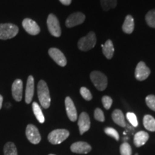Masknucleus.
Masks as SVG:
<instances>
[{
  "mask_svg": "<svg viewBox=\"0 0 155 155\" xmlns=\"http://www.w3.org/2000/svg\"><path fill=\"white\" fill-rule=\"evenodd\" d=\"M112 119L115 122L116 124H118L120 127H126V121L124 119V116L121 110L116 109L114 110L112 113Z\"/></svg>",
  "mask_w": 155,
  "mask_h": 155,
  "instance_id": "20",
  "label": "nucleus"
},
{
  "mask_svg": "<svg viewBox=\"0 0 155 155\" xmlns=\"http://www.w3.org/2000/svg\"><path fill=\"white\" fill-rule=\"evenodd\" d=\"M103 53L105 55V57L108 59H111L114 53V48L113 42L111 40H108L105 42V44L102 45Z\"/></svg>",
  "mask_w": 155,
  "mask_h": 155,
  "instance_id": "19",
  "label": "nucleus"
},
{
  "mask_svg": "<svg viewBox=\"0 0 155 155\" xmlns=\"http://www.w3.org/2000/svg\"><path fill=\"white\" fill-rule=\"evenodd\" d=\"M86 17L82 12H75L71 14L68 17L65 22V25L68 28H73V27L79 25L84 22Z\"/></svg>",
  "mask_w": 155,
  "mask_h": 155,
  "instance_id": "10",
  "label": "nucleus"
},
{
  "mask_svg": "<svg viewBox=\"0 0 155 155\" xmlns=\"http://www.w3.org/2000/svg\"><path fill=\"white\" fill-rule=\"evenodd\" d=\"M71 150L78 154H88L91 151V147L85 141H78L71 145Z\"/></svg>",
  "mask_w": 155,
  "mask_h": 155,
  "instance_id": "14",
  "label": "nucleus"
},
{
  "mask_svg": "<svg viewBox=\"0 0 155 155\" xmlns=\"http://www.w3.org/2000/svg\"><path fill=\"white\" fill-rule=\"evenodd\" d=\"M47 25L48 30H49V32L52 35L57 37V38L61 36V26H60L59 21H58V19L57 17H56L55 15H54L53 14L49 15V16L48 17Z\"/></svg>",
  "mask_w": 155,
  "mask_h": 155,
  "instance_id": "6",
  "label": "nucleus"
},
{
  "mask_svg": "<svg viewBox=\"0 0 155 155\" xmlns=\"http://www.w3.org/2000/svg\"><path fill=\"white\" fill-rule=\"evenodd\" d=\"M94 117L97 121L103 122L105 121V117H104V112L101 108H96L94 111Z\"/></svg>",
  "mask_w": 155,
  "mask_h": 155,
  "instance_id": "31",
  "label": "nucleus"
},
{
  "mask_svg": "<svg viewBox=\"0 0 155 155\" xmlns=\"http://www.w3.org/2000/svg\"><path fill=\"white\" fill-rule=\"evenodd\" d=\"M70 133L66 129H55L48 135V141L53 144H61L69 137Z\"/></svg>",
  "mask_w": 155,
  "mask_h": 155,
  "instance_id": "5",
  "label": "nucleus"
},
{
  "mask_svg": "<svg viewBox=\"0 0 155 155\" xmlns=\"http://www.w3.org/2000/svg\"><path fill=\"white\" fill-rule=\"evenodd\" d=\"M80 93L82 97L86 101H91L92 99V94L90 92V91L86 87H82L80 89Z\"/></svg>",
  "mask_w": 155,
  "mask_h": 155,
  "instance_id": "29",
  "label": "nucleus"
},
{
  "mask_svg": "<svg viewBox=\"0 0 155 155\" xmlns=\"http://www.w3.org/2000/svg\"><path fill=\"white\" fill-rule=\"evenodd\" d=\"M143 124L147 130L155 131V119L152 116H144V119H143Z\"/></svg>",
  "mask_w": 155,
  "mask_h": 155,
  "instance_id": "21",
  "label": "nucleus"
},
{
  "mask_svg": "<svg viewBox=\"0 0 155 155\" xmlns=\"http://www.w3.org/2000/svg\"><path fill=\"white\" fill-rule=\"evenodd\" d=\"M96 37L94 32H90L86 36L79 40L78 47L82 51H88L91 50L96 45Z\"/></svg>",
  "mask_w": 155,
  "mask_h": 155,
  "instance_id": "3",
  "label": "nucleus"
},
{
  "mask_svg": "<svg viewBox=\"0 0 155 155\" xmlns=\"http://www.w3.org/2000/svg\"><path fill=\"white\" fill-rule=\"evenodd\" d=\"M49 155H55V154H49Z\"/></svg>",
  "mask_w": 155,
  "mask_h": 155,
  "instance_id": "35",
  "label": "nucleus"
},
{
  "mask_svg": "<svg viewBox=\"0 0 155 155\" xmlns=\"http://www.w3.org/2000/svg\"><path fill=\"white\" fill-rule=\"evenodd\" d=\"M23 83L20 79H17L14 81L12 86V94L14 99L16 101H20L22 98Z\"/></svg>",
  "mask_w": 155,
  "mask_h": 155,
  "instance_id": "13",
  "label": "nucleus"
},
{
  "mask_svg": "<svg viewBox=\"0 0 155 155\" xmlns=\"http://www.w3.org/2000/svg\"><path fill=\"white\" fill-rule=\"evenodd\" d=\"M150 69L147 66L144 62L141 61L137 64L135 70V77L138 81L146 80L150 75Z\"/></svg>",
  "mask_w": 155,
  "mask_h": 155,
  "instance_id": "9",
  "label": "nucleus"
},
{
  "mask_svg": "<svg viewBox=\"0 0 155 155\" xmlns=\"http://www.w3.org/2000/svg\"><path fill=\"white\" fill-rule=\"evenodd\" d=\"M104 132H105L106 134L110 136V137H114V139H116V141H118L119 139V135L118 131L114 129V128L111 127H107L104 129Z\"/></svg>",
  "mask_w": 155,
  "mask_h": 155,
  "instance_id": "27",
  "label": "nucleus"
},
{
  "mask_svg": "<svg viewBox=\"0 0 155 155\" xmlns=\"http://www.w3.org/2000/svg\"><path fill=\"white\" fill-rule=\"evenodd\" d=\"M38 95L42 107L48 108L50 106V96L49 89H48L47 83L45 81L41 80L39 81L38 85Z\"/></svg>",
  "mask_w": 155,
  "mask_h": 155,
  "instance_id": "1",
  "label": "nucleus"
},
{
  "mask_svg": "<svg viewBox=\"0 0 155 155\" xmlns=\"http://www.w3.org/2000/svg\"><path fill=\"white\" fill-rule=\"evenodd\" d=\"M65 108H66L67 115L71 121H75L77 119V111L74 103L70 97H66L65 100Z\"/></svg>",
  "mask_w": 155,
  "mask_h": 155,
  "instance_id": "16",
  "label": "nucleus"
},
{
  "mask_svg": "<svg viewBox=\"0 0 155 155\" xmlns=\"http://www.w3.org/2000/svg\"><path fill=\"white\" fill-rule=\"evenodd\" d=\"M2 102H3V97L2 96L0 95V109H1L2 106Z\"/></svg>",
  "mask_w": 155,
  "mask_h": 155,
  "instance_id": "34",
  "label": "nucleus"
},
{
  "mask_svg": "<svg viewBox=\"0 0 155 155\" xmlns=\"http://www.w3.org/2000/svg\"><path fill=\"white\" fill-rule=\"evenodd\" d=\"M78 124L79 130H80V134L81 135L89 130L91 127V121L88 114L86 112H83L81 114L78 121Z\"/></svg>",
  "mask_w": 155,
  "mask_h": 155,
  "instance_id": "12",
  "label": "nucleus"
},
{
  "mask_svg": "<svg viewBox=\"0 0 155 155\" xmlns=\"http://www.w3.org/2000/svg\"><path fill=\"white\" fill-rule=\"evenodd\" d=\"M32 110H33L34 114L37 118V119L38 120V121L40 123H44L45 122V117L43 114H42V109L40 108V106H39L38 103L34 102L32 103Z\"/></svg>",
  "mask_w": 155,
  "mask_h": 155,
  "instance_id": "22",
  "label": "nucleus"
},
{
  "mask_svg": "<svg viewBox=\"0 0 155 155\" xmlns=\"http://www.w3.org/2000/svg\"><path fill=\"white\" fill-rule=\"evenodd\" d=\"M127 118L131 123V124L134 127H137L138 126V121H137V118L134 114L131 113V112H128L127 114Z\"/></svg>",
  "mask_w": 155,
  "mask_h": 155,
  "instance_id": "30",
  "label": "nucleus"
},
{
  "mask_svg": "<svg viewBox=\"0 0 155 155\" xmlns=\"http://www.w3.org/2000/svg\"><path fill=\"white\" fill-rule=\"evenodd\" d=\"M90 78L95 87L98 91H102L105 90L108 84V80L107 77L104 73L100 72V71H93L91 73Z\"/></svg>",
  "mask_w": 155,
  "mask_h": 155,
  "instance_id": "4",
  "label": "nucleus"
},
{
  "mask_svg": "<svg viewBox=\"0 0 155 155\" xmlns=\"http://www.w3.org/2000/svg\"><path fill=\"white\" fill-rule=\"evenodd\" d=\"M48 54H49V55L52 58V59H53L58 65H59L60 66L64 67L66 65V58H65L64 54L62 53L61 50H58V48H50V49L48 50Z\"/></svg>",
  "mask_w": 155,
  "mask_h": 155,
  "instance_id": "8",
  "label": "nucleus"
},
{
  "mask_svg": "<svg viewBox=\"0 0 155 155\" xmlns=\"http://www.w3.org/2000/svg\"><path fill=\"white\" fill-rule=\"evenodd\" d=\"M26 137L32 144H38L41 141V136L38 128L32 124H28L26 128Z\"/></svg>",
  "mask_w": 155,
  "mask_h": 155,
  "instance_id": "7",
  "label": "nucleus"
},
{
  "mask_svg": "<svg viewBox=\"0 0 155 155\" xmlns=\"http://www.w3.org/2000/svg\"><path fill=\"white\" fill-rule=\"evenodd\" d=\"M22 26L25 31L32 35H36L40 32V28L39 25L37 24L36 22H35L31 19H25L22 21Z\"/></svg>",
  "mask_w": 155,
  "mask_h": 155,
  "instance_id": "11",
  "label": "nucleus"
},
{
  "mask_svg": "<svg viewBox=\"0 0 155 155\" xmlns=\"http://www.w3.org/2000/svg\"><path fill=\"white\" fill-rule=\"evenodd\" d=\"M134 30V20L131 15H127L126 17L124 22L122 25V30L127 34L132 33Z\"/></svg>",
  "mask_w": 155,
  "mask_h": 155,
  "instance_id": "18",
  "label": "nucleus"
},
{
  "mask_svg": "<svg viewBox=\"0 0 155 155\" xmlns=\"http://www.w3.org/2000/svg\"><path fill=\"white\" fill-rule=\"evenodd\" d=\"M35 91V81L32 75H30L27 81L26 90H25V102L30 104L34 96Z\"/></svg>",
  "mask_w": 155,
  "mask_h": 155,
  "instance_id": "15",
  "label": "nucleus"
},
{
  "mask_svg": "<svg viewBox=\"0 0 155 155\" xmlns=\"http://www.w3.org/2000/svg\"><path fill=\"white\" fill-rule=\"evenodd\" d=\"M4 155H17V150L14 143L7 142L4 147Z\"/></svg>",
  "mask_w": 155,
  "mask_h": 155,
  "instance_id": "23",
  "label": "nucleus"
},
{
  "mask_svg": "<svg viewBox=\"0 0 155 155\" xmlns=\"http://www.w3.org/2000/svg\"><path fill=\"white\" fill-rule=\"evenodd\" d=\"M146 104L147 106L155 111V96L154 95H149L146 98Z\"/></svg>",
  "mask_w": 155,
  "mask_h": 155,
  "instance_id": "28",
  "label": "nucleus"
},
{
  "mask_svg": "<svg viewBox=\"0 0 155 155\" xmlns=\"http://www.w3.org/2000/svg\"><path fill=\"white\" fill-rule=\"evenodd\" d=\"M63 5H70L71 4L72 0H59Z\"/></svg>",
  "mask_w": 155,
  "mask_h": 155,
  "instance_id": "33",
  "label": "nucleus"
},
{
  "mask_svg": "<svg viewBox=\"0 0 155 155\" xmlns=\"http://www.w3.org/2000/svg\"><path fill=\"white\" fill-rule=\"evenodd\" d=\"M147 25L152 28H155V9H152L147 12L145 17Z\"/></svg>",
  "mask_w": 155,
  "mask_h": 155,
  "instance_id": "25",
  "label": "nucleus"
},
{
  "mask_svg": "<svg viewBox=\"0 0 155 155\" xmlns=\"http://www.w3.org/2000/svg\"><path fill=\"white\" fill-rule=\"evenodd\" d=\"M19 28L17 25L12 23L0 24V39L9 40L13 38L18 33Z\"/></svg>",
  "mask_w": 155,
  "mask_h": 155,
  "instance_id": "2",
  "label": "nucleus"
},
{
  "mask_svg": "<svg viewBox=\"0 0 155 155\" xmlns=\"http://www.w3.org/2000/svg\"><path fill=\"white\" fill-rule=\"evenodd\" d=\"M112 98L111 97L108 96H104L102 98V103L103 105H104V107L106 108V109H109L111 108V106L112 105Z\"/></svg>",
  "mask_w": 155,
  "mask_h": 155,
  "instance_id": "32",
  "label": "nucleus"
},
{
  "mask_svg": "<svg viewBox=\"0 0 155 155\" xmlns=\"http://www.w3.org/2000/svg\"><path fill=\"white\" fill-rule=\"evenodd\" d=\"M101 5L104 11L114 9L117 5V0H101Z\"/></svg>",
  "mask_w": 155,
  "mask_h": 155,
  "instance_id": "24",
  "label": "nucleus"
},
{
  "mask_svg": "<svg viewBox=\"0 0 155 155\" xmlns=\"http://www.w3.org/2000/svg\"><path fill=\"white\" fill-rule=\"evenodd\" d=\"M120 153L121 155H131L132 151L129 144L127 142L123 143L120 147Z\"/></svg>",
  "mask_w": 155,
  "mask_h": 155,
  "instance_id": "26",
  "label": "nucleus"
},
{
  "mask_svg": "<svg viewBox=\"0 0 155 155\" xmlns=\"http://www.w3.org/2000/svg\"><path fill=\"white\" fill-rule=\"evenodd\" d=\"M149 139V134L144 131L137 132L134 137V144L137 147L143 146L147 143Z\"/></svg>",
  "mask_w": 155,
  "mask_h": 155,
  "instance_id": "17",
  "label": "nucleus"
},
{
  "mask_svg": "<svg viewBox=\"0 0 155 155\" xmlns=\"http://www.w3.org/2000/svg\"><path fill=\"white\" fill-rule=\"evenodd\" d=\"M135 155H138V154H135Z\"/></svg>",
  "mask_w": 155,
  "mask_h": 155,
  "instance_id": "36",
  "label": "nucleus"
}]
</instances>
